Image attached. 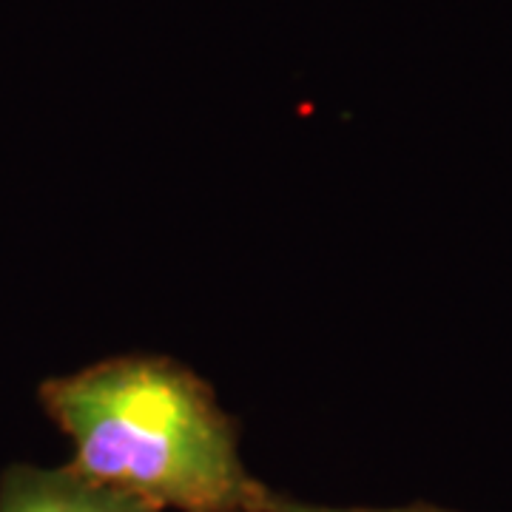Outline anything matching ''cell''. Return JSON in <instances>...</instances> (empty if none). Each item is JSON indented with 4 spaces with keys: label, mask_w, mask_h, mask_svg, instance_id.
Wrapping results in <instances>:
<instances>
[{
    "label": "cell",
    "mask_w": 512,
    "mask_h": 512,
    "mask_svg": "<svg viewBox=\"0 0 512 512\" xmlns=\"http://www.w3.org/2000/svg\"><path fill=\"white\" fill-rule=\"evenodd\" d=\"M72 439L69 467L154 507L248 512L256 478L211 387L160 356H120L40 387Z\"/></svg>",
    "instance_id": "1"
},
{
    "label": "cell",
    "mask_w": 512,
    "mask_h": 512,
    "mask_svg": "<svg viewBox=\"0 0 512 512\" xmlns=\"http://www.w3.org/2000/svg\"><path fill=\"white\" fill-rule=\"evenodd\" d=\"M0 512H163L137 495L97 484L74 467H12L0 478Z\"/></svg>",
    "instance_id": "2"
},
{
    "label": "cell",
    "mask_w": 512,
    "mask_h": 512,
    "mask_svg": "<svg viewBox=\"0 0 512 512\" xmlns=\"http://www.w3.org/2000/svg\"><path fill=\"white\" fill-rule=\"evenodd\" d=\"M248 512H444L433 507H404V510H365V507H322V504H308V501H296L291 495L274 493L268 487H262L259 481L251 490L248 498Z\"/></svg>",
    "instance_id": "3"
}]
</instances>
